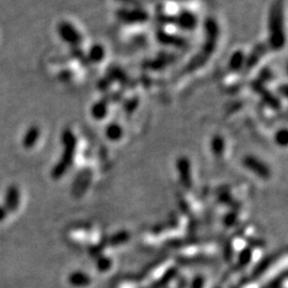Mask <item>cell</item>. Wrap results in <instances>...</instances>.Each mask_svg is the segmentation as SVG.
Masks as SVG:
<instances>
[{"label":"cell","instance_id":"1","mask_svg":"<svg viewBox=\"0 0 288 288\" xmlns=\"http://www.w3.org/2000/svg\"><path fill=\"white\" fill-rule=\"evenodd\" d=\"M219 39V26L214 18H208L205 21V40L202 47L200 48L197 55H195L189 63H188L186 70L188 72H193L200 68H202L209 58L214 54L217 47Z\"/></svg>","mask_w":288,"mask_h":288},{"label":"cell","instance_id":"2","mask_svg":"<svg viewBox=\"0 0 288 288\" xmlns=\"http://www.w3.org/2000/svg\"><path fill=\"white\" fill-rule=\"evenodd\" d=\"M269 44L273 49H281L285 44L284 15L281 0L275 2L269 13Z\"/></svg>","mask_w":288,"mask_h":288},{"label":"cell","instance_id":"3","mask_svg":"<svg viewBox=\"0 0 288 288\" xmlns=\"http://www.w3.org/2000/svg\"><path fill=\"white\" fill-rule=\"evenodd\" d=\"M61 141L63 144V153L60 160L58 161V164L55 166L53 169V178L54 179H60L63 176L65 172L70 169V167L73 164L74 160V155L76 152V145H77V140L76 136L74 135V132L71 129H64L61 136Z\"/></svg>","mask_w":288,"mask_h":288},{"label":"cell","instance_id":"4","mask_svg":"<svg viewBox=\"0 0 288 288\" xmlns=\"http://www.w3.org/2000/svg\"><path fill=\"white\" fill-rule=\"evenodd\" d=\"M57 31L61 37L62 41L73 46H79L82 42V35L76 29V27L72 25L70 21L62 20L59 23Z\"/></svg>","mask_w":288,"mask_h":288},{"label":"cell","instance_id":"5","mask_svg":"<svg viewBox=\"0 0 288 288\" xmlns=\"http://www.w3.org/2000/svg\"><path fill=\"white\" fill-rule=\"evenodd\" d=\"M168 18L166 21L174 24L175 26L180 27L183 30L186 31H191L194 30L197 26V17L192 12L188 10L181 11L179 14H176L173 17H166Z\"/></svg>","mask_w":288,"mask_h":288},{"label":"cell","instance_id":"6","mask_svg":"<svg viewBox=\"0 0 288 288\" xmlns=\"http://www.w3.org/2000/svg\"><path fill=\"white\" fill-rule=\"evenodd\" d=\"M119 19L125 24H141L148 19V14L146 12L138 7L123 8L119 10L117 13Z\"/></svg>","mask_w":288,"mask_h":288},{"label":"cell","instance_id":"7","mask_svg":"<svg viewBox=\"0 0 288 288\" xmlns=\"http://www.w3.org/2000/svg\"><path fill=\"white\" fill-rule=\"evenodd\" d=\"M242 164L248 170L252 171L255 175H257L258 178H260V179L270 178L271 173H270L269 167L265 164L264 161H261L259 158L252 156V155H249L243 158Z\"/></svg>","mask_w":288,"mask_h":288},{"label":"cell","instance_id":"8","mask_svg":"<svg viewBox=\"0 0 288 288\" xmlns=\"http://www.w3.org/2000/svg\"><path fill=\"white\" fill-rule=\"evenodd\" d=\"M20 194L19 190L16 186H11L8 188L6 192V206L8 212H13L17 209L20 201Z\"/></svg>","mask_w":288,"mask_h":288},{"label":"cell","instance_id":"9","mask_svg":"<svg viewBox=\"0 0 288 288\" xmlns=\"http://www.w3.org/2000/svg\"><path fill=\"white\" fill-rule=\"evenodd\" d=\"M40 135H41V131H40V128L36 126V125H32V126H30L26 134L24 135V138H23V146L25 148H27V149H30L32 148L36 142L39 141V138H40Z\"/></svg>","mask_w":288,"mask_h":288},{"label":"cell","instance_id":"10","mask_svg":"<svg viewBox=\"0 0 288 288\" xmlns=\"http://www.w3.org/2000/svg\"><path fill=\"white\" fill-rule=\"evenodd\" d=\"M158 36V40L159 42L164 43L166 45H171V46H176V47H185L187 44V41L181 36H176V35H173V34H169L166 33L164 31H160L157 34Z\"/></svg>","mask_w":288,"mask_h":288},{"label":"cell","instance_id":"11","mask_svg":"<svg viewBox=\"0 0 288 288\" xmlns=\"http://www.w3.org/2000/svg\"><path fill=\"white\" fill-rule=\"evenodd\" d=\"M69 283L74 287L81 288V287H85L87 285H90L91 278L82 271H74L70 274Z\"/></svg>","mask_w":288,"mask_h":288},{"label":"cell","instance_id":"12","mask_svg":"<svg viewBox=\"0 0 288 288\" xmlns=\"http://www.w3.org/2000/svg\"><path fill=\"white\" fill-rule=\"evenodd\" d=\"M178 168L181 172V179L183 183L187 186H189L191 182V175H190V162L187 158L182 157L178 160Z\"/></svg>","mask_w":288,"mask_h":288},{"label":"cell","instance_id":"13","mask_svg":"<svg viewBox=\"0 0 288 288\" xmlns=\"http://www.w3.org/2000/svg\"><path fill=\"white\" fill-rule=\"evenodd\" d=\"M266 52V47L265 45H258L254 51L251 53V55H250L248 58H246V67L248 69H252L253 67H255L257 63H258V61L261 59V57L264 56Z\"/></svg>","mask_w":288,"mask_h":288},{"label":"cell","instance_id":"14","mask_svg":"<svg viewBox=\"0 0 288 288\" xmlns=\"http://www.w3.org/2000/svg\"><path fill=\"white\" fill-rule=\"evenodd\" d=\"M105 55H106L105 48L102 45L95 44L89 49V53H87V60H89L91 63H99V62L104 60Z\"/></svg>","mask_w":288,"mask_h":288},{"label":"cell","instance_id":"15","mask_svg":"<svg viewBox=\"0 0 288 288\" xmlns=\"http://www.w3.org/2000/svg\"><path fill=\"white\" fill-rule=\"evenodd\" d=\"M246 58L247 57L243 54V52H241V51L235 52L232 55V57L230 58V63H229L230 70H232L234 72L240 71L246 64Z\"/></svg>","mask_w":288,"mask_h":288},{"label":"cell","instance_id":"16","mask_svg":"<svg viewBox=\"0 0 288 288\" xmlns=\"http://www.w3.org/2000/svg\"><path fill=\"white\" fill-rule=\"evenodd\" d=\"M106 137L110 141H119L123 137V128L118 123H111L106 127Z\"/></svg>","mask_w":288,"mask_h":288},{"label":"cell","instance_id":"17","mask_svg":"<svg viewBox=\"0 0 288 288\" xmlns=\"http://www.w3.org/2000/svg\"><path fill=\"white\" fill-rule=\"evenodd\" d=\"M108 114V104L105 101L96 102L91 108V115L96 120H103Z\"/></svg>","mask_w":288,"mask_h":288},{"label":"cell","instance_id":"18","mask_svg":"<svg viewBox=\"0 0 288 288\" xmlns=\"http://www.w3.org/2000/svg\"><path fill=\"white\" fill-rule=\"evenodd\" d=\"M211 151L217 157H221L225 149V142L221 136H215L210 142Z\"/></svg>","mask_w":288,"mask_h":288},{"label":"cell","instance_id":"19","mask_svg":"<svg viewBox=\"0 0 288 288\" xmlns=\"http://www.w3.org/2000/svg\"><path fill=\"white\" fill-rule=\"evenodd\" d=\"M287 130L285 128L280 129L277 135H275V142H277L278 145L280 146H286L287 145Z\"/></svg>","mask_w":288,"mask_h":288},{"label":"cell","instance_id":"20","mask_svg":"<svg viewBox=\"0 0 288 288\" xmlns=\"http://www.w3.org/2000/svg\"><path fill=\"white\" fill-rule=\"evenodd\" d=\"M58 78L62 82H69L73 78V73L70 70H63L58 74Z\"/></svg>","mask_w":288,"mask_h":288},{"label":"cell","instance_id":"21","mask_svg":"<svg viewBox=\"0 0 288 288\" xmlns=\"http://www.w3.org/2000/svg\"><path fill=\"white\" fill-rule=\"evenodd\" d=\"M71 55L75 59H81L83 57V53L79 46H73L71 49Z\"/></svg>","mask_w":288,"mask_h":288},{"label":"cell","instance_id":"22","mask_svg":"<svg viewBox=\"0 0 288 288\" xmlns=\"http://www.w3.org/2000/svg\"><path fill=\"white\" fill-rule=\"evenodd\" d=\"M118 2L127 5L128 7H138V6H139L138 0H118Z\"/></svg>","mask_w":288,"mask_h":288},{"label":"cell","instance_id":"23","mask_svg":"<svg viewBox=\"0 0 288 288\" xmlns=\"http://www.w3.org/2000/svg\"><path fill=\"white\" fill-rule=\"evenodd\" d=\"M7 214H8L7 209L5 207H3V206H0V222L4 221L6 219Z\"/></svg>","mask_w":288,"mask_h":288},{"label":"cell","instance_id":"24","mask_svg":"<svg viewBox=\"0 0 288 288\" xmlns=\"http://www.w3.org/2000/svg\"><path fill=\"white\" fill-rule=\"evenodd\" d=\"M203 285H204V284H202V280L197 282V280L195 279V280L193 281V284H192V288H202V287H203Z\"/></svg>","mask_w":288,"mask_h":288}]
</instances>
